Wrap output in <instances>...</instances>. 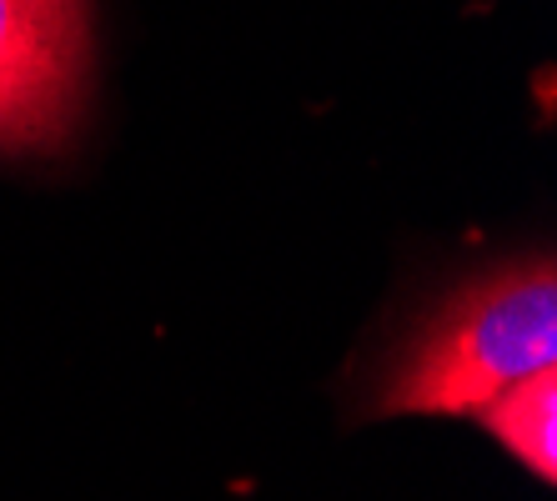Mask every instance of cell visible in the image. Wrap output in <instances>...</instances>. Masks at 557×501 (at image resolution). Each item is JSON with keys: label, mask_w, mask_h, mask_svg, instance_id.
<instances>
[{"label": "cell", "mask_w": 557, "mask_h": 501, "mask_svg": "<svg viewBox=\"0 0 557 501\" xmlns=\"http://www.w3.org/2000/svg\"><path fill=\"white\" fill-rule=\"evenodd\" d=\"M547 366H557V276L532 261L453 296L382 386L376 416H472Z\"/></svg>", "instance_id": "cell-1"}, {"label": "cell", "mask_w": 557, "mask_h": 501, "mask_svg": "<svg viewBox=\"0 0 557 501\" xmlns=\"http://www.w3.org/2000/svg\"><path fill=\"white\" fill-rule=\"evenodd\" d=\"M86 71V0H0V151H55L71 141Z\"/></svg>", "instance_id": "cell-2"}, {"label": "cell", "mask_w": 557, "mask_h": 501, "mask_svg": "<svg viewBox=\"0 0 557 501\" xmlns=\"http://www.w3.org/2000/svg\"><path fill=\"white\" fill-rule=\"evenodd\" d=\"M472 416H478L537 481H553L557 476V366L512 381L507 391H497L493 401H482Z\"/></svg>", "instance_id": "cell-3"}]
</instances>
